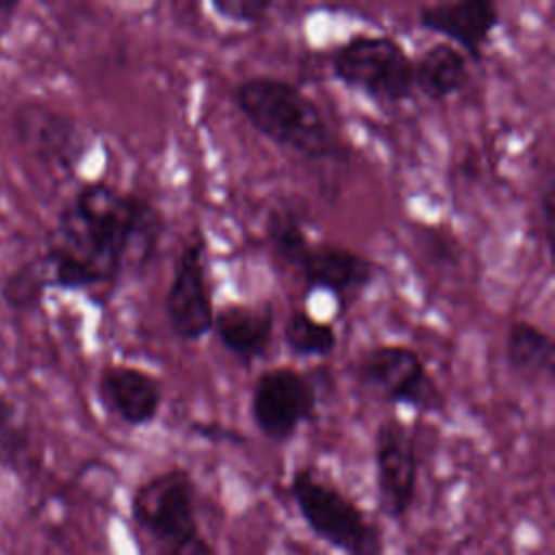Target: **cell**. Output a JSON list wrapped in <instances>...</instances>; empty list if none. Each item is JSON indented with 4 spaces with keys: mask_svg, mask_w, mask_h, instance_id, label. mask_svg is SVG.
<instances>
[{
    "mask_svg": "<svg viewBox=\"0 0 555 555\" xmlns=\"http://www.w3.org/2000/svg\"><path fill=\"white\" fill-rule=\"evenodd\" d=\"M165 217L147 197L104 180L85 182L63 204L39 256L46 286L91 291L115 286L156 256Z\"/></svg>",
    "mask_w": 555,
    "mask_h": 555,
    "instance_id": "cell-1",
    "label": "cell"
},
{
    "mask_svg": "<svg viewBox=\"0 0 555 555\" xmlns=\"http://www.w3.org/2000/svg\"><path fill=\"white\" fill-rule=\"evenodd\" d=\"M232 100L247 124L273 145L314 163L345 158V147L325 113L291 80L269 74L247 76L236 82Z\"/></svg>",
    "mask_w": 555,
    "mask_h": 555,
    "instance_id": "cell-2",
    "label": "cell"
},
{
    "mask_svg": "<svg viewBox=\"0 0 555 555\" xmlns=\"http://www.w3.org/2000/svg\"><path fill=\"white\" fill-rule=\"evenodd\" d=\"M130 514L169 555H215L199 531L195 483L184 468L173 466L141 481L130 496Z\"/></svg>",
    "mask_w": 555,
    "mask_h": 555,
    "instance_id": "cell-3",
    "label": "cell"
},
{
    "mask_svg": "<svg viewBox=\"0 0 555 555\" xmlns=\"http://www.w3.org/2000/svg\"><path fill=\"white\" fill-rule=\"evenodd\" d=\"M288 494L306 527L332 548L345 555H384L382 529L312 468L293 473Z\"/></svg>",
    "mask_w": 555,
    "mask_h": 555,
    "instance_id": "cell-4",
    "label": "cell"
},
{
    "mask_svg": "<svg viewBox=\"0 0 555 555\" xmlns=\"http://www.w3.org/2000/svg\"><path fill=\"white\" fill-rule=\"evenodd\" d=\"M332 76L379 106L401 104L414 95L412 56L390 35L356 33L330 52Z\"/></svg>",
    "mask_w": 555,
    "mask_h": 555,
    "instance_id": "cell-5",
    "label": "cell"
},
{
    "mask_svg": "<svg viewBox=\"0 0 555 555\" xmlns=\"http://www.w3.org/2000/svg\"><path fill=\"white\" fill-rule=\"evenodd\" d=\"M358 382L379 401L410 408L418 414H440L447 397L414 347L382 343L360 353Z\"/></svg>",
    "mask_w": 555,
    "mask_h": 555,
    "instance_id": "cell-6",
    "label": "cell"
},
{
    "mask_svg": "<svg viewBox=\"0 0 555 555\" xmlns=\"http://www.w3.org/2000/svg\"><path fill=\"white\" fill-rule=\"evenodd\" d=\"M319 388L308 371L295 366L264 369L249 397V416L256 429L271 442H288L317 416Z\"/></svg>",
    "mask_w": 555,
    "mask_h": 555,
    "instance_id": "cell-7",
    "label": "cell"
},
{
    "mask_svg": "<svg viewBox=\"0 0 555 555\" xmlns=\"http://www.w3.org/2000/svg\"><path fill=\"white\" fill-rule=\"evenodd\" d=\"M165 319L169 332L182 343H197L212 332L215 304L208 267V245L199 228L176 256L165 293Z\"/></svg>",
    "mask_w": 555,
    "mask_h": 555,
    "instance_id": "cell-8",
    "label": "cell"
},
{
    "mask_svg": "<svg viewBox=\"0 0 555 555\" xmlns=\"http://www.w3.org/2000/svg\"><path fill=\"white\" fill-rule=\"evenodd\" d=\"M373 466L382 514L390 520L405 518L418 488L416 429L397 416L384 418L373 438Z\"/></svg>",
    "mask_w": 555,
    "mask_h": 555,
    "instance_id": "cell-9",
    "label": "cell"
},
{
    "mask_svg": "<svg viewBox=\"0 0 555 555\" xmlns=\"http://www.w3.org/2000/svg\"><path fill=\"white\" fill-rule=\"evenodd\" d=\"M414 22L421 30L444 37L468 61H481L483 48L501 26V9L492 0H440L416 7Z\"/></svg>",
    "mask_w": 555,
    "mask_h": 555,
    "instance_id": "cell-10",
    "label": "cell"
},
{
    "mask_svg": "<svg viewBox=\"0 0 555 555\" xmlns=\"http://www.w3.org/2000/svg\"><path fill=\"white\" fill-rule=\"evenodd\" d=\"M17 141L54 169L72 171L85 156L87 141L78 124L41 102H24L11 119Z\"/></svg>",
    "mask_w": 555,
    "mask_h": 555,
    "instance_id": "cell-11",
    "label": "cell"
},
{
    "mask_svg": "<svg viewBox=\"0 0 555 555\" xmlns=\"http://www.w3.org/2000/svg\"><path fill=\"white\" fill-rule=\"evenodd\" d=\"M299 275L306 291L330 293L340 310H347L382 273V267L351 247L338 243H312Z\"/></svg>",
    "mask_w": 555,
    "mask_h": 555,
    "instance_id": "cell-12",
    "label": "cell"
},
{
    "mask_svg": "<svg viewBox=\"0 0 555 555\" xmlns=\"http://www.w3.org/2000/svg\"><path fill=\"white\" fill-rule=\"evenodd\" d=\"M95 395L104 412L126 427L152 425L163 408L160 379L132 364L102 366Z\"/></svg>",
    "mask_w": 555,
    "mask_h": 555,
    "instance_id": "cell-13",
    "label": "cell"
},
{
    "mask_svg": "<svg viewBox=\"0 0 555 555\" xmlns=\"http://www.w3.org/2000/svg\"><path fill=\"white\" fill-rule=\"evenodd\" d=\"M212 332L232 358L243 364H251L264 358L273 343L275 310L271 301L223 304L215 308Z\"/></svg>",
    "mask_w": 555,
    "mask_h": 555,
    "instance_id": "cell-14",
    "label": "cell"
},
{
    "mask_svg": "<svg viewBox=\"0 0 555 555\" xmlns=\"http://www.w3.org/2000/svg\"><path fill=\"white\" fill-rule=\"evenodd\" d=\"M414 93L429 102H444L466 89L470 80L468 56L449 41H436L412 59Z\"/></svg>",
    "mask_w": 555,
    "mask_h": 555,
    "instance_id": "cell-15",
    "label": "cell"
},
{
    "mask_svg": "<svg viewBox=\"0 0 555 555\" xmlns=\"http://www.w3.org/2000/svg\"><path fill=\"white\" fill-rule=\"evenodd\" d=\"M505 362L514 373L527 377H553L555 345L553 338L531 321H514L505 334Z\"/></svg>",
    "mask_w": 555,
    "mask_h": 555,
    "instance_id": "cell-16",
    "label": "cell"
},
{
    "mask_svg": "<svg viewBox=\"0 0 555 555\" xmlns=\"http://www.w3.org/2000/svg\"><path fill=\"white\" fill-rule=\"evenodd\" d=\"M282 340L295 358L323 360L334 353L338 334L332 323L314 319L306 308H293L286 314Z\"/></svg>",
    "mask_w": 555,
    "mask_h": 555,
    "instance_id": "cell-17",
    "label": "cell"
},
{
    "mask_svg": "<svg viewBox=\"0 0 555 555\" xmlns=\"http://www.w3.org/2000/svg\"><path fill=\"white\" fill-rule=\"evenodd\" d=\"M264 238L275 260L293 271L299 269L308 249L314 243L308 236L299 215L286 206H275L269 210L264 219Z\"/></svg>",
    "mask_w": 555,
    "mask_h": 555,
    "instance_id": "cell-18",
    "label": "cell"
},
{
    "mask_svg": "<svg viewBox=\"0 0 555 555\" xmlns=\"http://www.w3.org/2000/svg\"><path fill=\"white\" fill-rule=\"evenodd\" d=\"M46 288L48 286H46V278H43L39 258L20 264L2 282V295H4L7 304H11L13 308H30V306L39 304Z\"/></svg>",
    "mask_w": 555,
    "mask_h": 555,
    "instance_id": "cell-19",
    "label": "cell"
},
{
    "mask_svg": "<svg viewBox=\"0 0 555 555\" xmlns=\"http://www.w3.org/2000/svg\"><path fill=\"white\" fill-rule=\"evenodd\" d=\"M30 436L22 423L15 403L0 395V462L15 464L28 449Z\"/></svg>",
    "mask_w": 555,
    "mask_h": 555,
    "instance_id": "cell-20",
    "label": "cell"
},
{
    "mask_svg": "<svg viewBox=\"0 0 555 555\" xmlns=\"http://www.w3.org/2000/svg\"><path fill=\"white\" fill-rule=\"evenodd\" d=\"M208 9L230 22V24H238V26H256L262 20H267V15L275 9L273 0H210Z\"/></svg>",
    "mask_w": 555,
    "mask_h": 555,
    "instance_id": "cell-21",
    "label": "cell"
},
{
    "mask_svg": "<svg viewBox=\"0 0 555 555\" xmlns=\"http://www.w3.org/2000/svg\"><path fill=\"white\" fill-rule=\"evenodd\" d=\"M553 195H555V186H553V176L548 171L546 182L540 191V202H538L542 232H544V247H546L548 258H553V245H555V202H553Z\"/></svg>",
    "mask_w": 555,
    "mask_h": 555,
    "instance_id": "cell-22",
    "label": "cell"
},
{
    "mask_svg": "<svg viewBox=\"0 0 555 555\" xmlns=\"http://www.w3.org/2000/svg\"><path fill=\"white\" fill-rule=\"evenodd\" d=\"M193 434L199 436V438H206V440H212V442H241V436L238 431L234 429H228L219 423H193L191 425Z\"/></svg>",
    "mask_w": 555,
    "mask_h": 555,
    "instance_id": "cell-23",
    "label": "cell"
}]
</instances>
